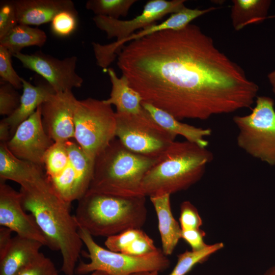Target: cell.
I'll return each instance as SVG.
<instances>
[{
    "label": "cell",
    "instance_id": "6da1fadb",
    "mask_svg": "<svg viewBox=\"0 0 275 275\" xmlns=\"http://www.w3.org/2000/svg\"><path fill=\"white\" fill-rule=\"evenodd\" d=\"M117 64L143 102L179 121L249 108L259 90L210 37L190 23L128 42Z\"/></svg>",
    "mask_w": 275,
    "mask_h": 275
},
{
    "label": "cell",
    "instance_id": "7a4b0ae2",
    "mask_svg": "<svg viewBox=\"0 0 275 275\" xmlns=\"http://www.w3.org/2000/svg\"><path fill=\"white\" fill-rule=\"evenodd\" d=\"M19 191L23 208L34 217L48 247L61 252V271L65 275H73L84 243L75 217L70 213L71 204L56 193L46 173L20 186Z\"/></svg>",
    "mask_w": 275,
    "mask_h": 275
},
{
    "label": "cell",
    "instance_id": "3957f363",
    "mask_svg": "<svg viewBox=\"0 0 275 275\" xmlns=\"http://www.w3.org/2000/svg\"><path fill=\"white\" fill-rule=\"evenodd\" d=\"M213 158L206 148L187 141H174L145 174L142 195L150 197L187 189L202 177Z\"/></svg>",
    "mask_w": 275,
    "mask_h": 275
},
{
    "label": "cell",
    "instance_id": "277c9868",
    "mask_svg": "<svg viewBox=\"0 0 275 275\" xmlns=\"http://www.w3.org/2000/svg\"><path fill=\"white\" fill-rule=\"evenodd\" d=\"M146 197L87 193L77 201L74 216L79 228L92 236L108 237L141 229L147 219Z\"/></svg>",
    "mask_w": 275,
    "mask_h": 275
},
{
    "label": "cell",
    "instance_id": "5b68a950",
    "mask_svg": "<svg viewBox=\"0 0 275 275\" xmlns=\"http://www.w3.org/2000/svg\"><path fill=\"white\" fill-rule=\"evenodd\" d=\"M158 159L135 153L115 138L95 158L93 177L87 193L143 196V179Z\"/></svg>",
    "mask_w": 275,
    "mask_h": 275
},
{
    "label": "cell",
    "instance_id": "8992f818",
    "mask_svg": "<svg viewBox=\"0 0 275 275\" xmlns=\"http://www.w3.org/2000/svg\"><path fill=\"white\" fill-rule=\"evenodd\" d=\"M79 234L88 251L87 256L90 261H81L76 266L77 274L101 271L108 275H131L140 272L162 271L170 265V260L160 249L142 256L129 255L101 247L82 228H79Z\"/></svg>",
    "mask_w": 275,
    "mask_h": 275
},
{
    "label": "cell",
    "instance_id": "52a82bcc",
    "mask_svg": "<svg viewBox=\"0 0 275 275\" xmlns=\"http://www.w3.org/2000/svg\"><path fill=\"white\" fill-rule=\"evenodd\" d=\"M74 123V139L87 156L94 160L116 137V113L103 100H77Z\"/></svg>",
    "mask_w": 275,
    "mask_h": 275
},
{
    "label": "cell",
    "instance_id": "ba28073f",
    "mask_svg": "<svg viewBox=\"0 0 275 275\" xmlns=\"http://www.w3.org/2000/svg\"><path fill=\"white\" fill-rule=\"evenodd\" d=\"M238 146L251 156L275 165V110L272 99L258 96L251 113L235 116Z\"/></svg>",
    "mask_w": 275,
    "mask_h": 275
},
{
    "label": "cell",
    "instance_id": "9c48e42d",
    "mask_svg": "<svg viewBox=\"0 0 275 275\" xmlns=\"http://www.w3.org/2000/svg\"><path fill=\"white\" fill-rule=\"evenodd\" d=\"M116 113V136L129 150L145 156L159 158L175 141L169 133L144 108L140 113Z\"/></svg>",
    "mask_w": 275,
    "mask_h": 275
},
{
    "label": "cell",
    "instance_id": "30bf717a",
    "mask_svg": "<svg viewBox=\"0 0 275 275\" xmlns=\"http://www.w3.org/2000/svg\"><path fill=\"white\" fill-rule=\"evenodd\" d=\"M22 66L42 76L56 93L81 87L84 80L76 72V56L59 59L41 51L32 54L21 52L13 56Z\"/></svg>",
    "mask_w": 275,
    "mask_h": 275
},
{
    "label": "cell",
    "instance_id": "8fae6325",
    "mask_svg": "<svg viewBox=\"0 0 275 275\" xmlns=\"http://www.w3.org/2000/svg\"><path fill=\"white\" fill-rule=\"evenodd\" d=\"M184 0H151L144 6L142 13L135 17L123 20L104 16L95 15L93 20L96 26L104 32L108 39L116 38L120 41L135 33L156 23L168 14L178 12L185 6Z\"/></svg>",
    "mask_w": 275,
    "mask_h": 275
},
{
    "label": "cell",
    "instance_id": "7c38bea8",
    "mask_svg": "<svg viewBox=\"0 0 275 275\" xmlns=\"http://www.w3.org/2000/svg\"><path fill=\"white\" fill-rule=\"evenodd\" d=\"M69 163L63 173L48 179L56 193L66 202L71 204L87 192L94 171V160L88 157L77 143L68 141Z\"/></svg>",
    "mask_w": 275,
    "mask_h": 275
},
{
    "label": "cell",
    "instance_id": "4fadbf2b",
    "mask_svg": "<svg viewBox=\"0 0 275 275\" xmlns=\"http://www.w3.org/2000/svg\"><path fill=\"white\" fill-rule=\"evenodd\" d=\"M54 143L43 127L40 105L35 113L20 124L6 144L18 158L43 167L44 154Z\"/></svg>",
    "mask_w": 275,
    "mask_h": 275
},
{
    "label": "cell",
    "instance_id": "5bb4252c",
    "mask_svg": "<svg viewBox=\"0 0 275 275\" xmlns=\"http://www.w3.org/2000/svg\"><path fill=\"white\" fill-rule=\"evenodd\" d=\"M216 9L214 7L205 9H189L185 7L180 11L172 14L164 21L147 26L120 41H115L105 45L92 42L96 64L106 70L109 65L117 57L121 48L126 43L162 30L181 29L190 24L195 19Z\"/></svg>",
    "mask_w": 275,
    "mask_h": 275
},
{
    "label": "cell",
    "instance_id": "9a60e30c",
    "mask_svg": "<svg viewBox=\"0 0 275 275\" xmlns=\"http://www.w3.org/2000/svg\"><path fill=\"white\" fill-rule=\"evenodd\" d=\"M77 100L72 91H66L54 93L41 105L43 127L54 142H66L74 138Z\"/></svg>",
    "mask_w": 275,
    "mask_h": 275
},
{
    "label": "cell",
    "instance_id": "2e32d148",
    "mask_svg": "<svg viewBox=\"0 0 275 275\" xmlns=\"http://www.w3.org/2000/svg\"><path fill=\"white\" fill-rule=\"evenodd\" d=\"M0 225L21 237L34 239L48 246L47 241L31 214L23 207L20 191L0 181Z\"/></svg>",
    "mask_w": 275,
    "mask_h": 275
},
{
    "label": "cell",
    "instance_id": "e0dca14e",
    "mask_svg": "<svg viewBox=\"0 0 275 275\" xmlns=\"http://www.w3.org/2000/svg\"><path fill=\"white\" fill-rule=\"evenodd\" d=\"M18 24L38 25L51 22L59 12L75 10L71 0H14Z\"/></svg>",
    "mask_w": 275,
    "mask_h": 275
},
{
    "label": "cell",
    "instance_id": "ac0fdd59",
    "mask_svg": "<svg viewBox=\"0 0 275 275\" xmlns=\"http://www.w3.org/2000/svg\"><path fill=\"white\" fill-rule=\"evenodd\" d=\"M22 94L17 109L4 120L9 125L11 138L18 126L27 119L43 102L56 93L53 88L46 80L34 86L21 77Z\"/></svg>",
    "mask_w": 275,
    "mask_h": 275
},
{
    "label": "cell",
    "instance_id": "d6986e66",
    "mask_svg": "<svg viewBox=\"0 0 275 275\" xmlns=\"http://www.w3.org/2000/svg\"><path fill=\"white\" fill-rule=\"evenodd\" d=\"M40 242L16 235L0 256V275H16L41 253Z\"/></svg>",
    "mask_w": 275,
    "mask_h": 275
},
{
    "label": "cell",
    "instance_id": "ffe728a7",
    "mask_svg": "<svg viewBox=\"0 0 275 275\" xmlns=\"http://www.w3.org/2000/svg\"><path fill=\"white\" fill-rule=\"evenodd\" d=\"M170 195L163 194L150 197L158 219L161 250L166 256L173 253L181 238L182 232L180 224L172 212Z\"/></svg>",
    "mask_w": 275,
    "mask_h": 275
},
{
    "label": "cell",
    "instance_id": "44dd1931",
    "mask_svg": "<svg viewBox=\"0 0 275 275\" xmlns=\"http://www.w3.org/2000/svg\"><path fill=\"white\" fill-rule=\"evenodd\" d=\"M44 170L43 166L18 158L6 143L0 142V181L11 180L21 186L44 174Z\"/></svg>",
    "mask_w": 275,
    "mask_h": 275
},
{
    "label": "cell",
    "instance_id": "7402d4cb",
    "mask_svg": "<svg viewBox=\"0 0 275 275\" xmlns=\"http://www.w3.org/2000/svg\"><path fill=\"white\" fill-rule=\"evenodd\" d=\"M143 107L147 111L155 121L169 133L181 135L186 141L206 148L208 142L205 137L211 134L210 128L197 127L182 123L168 112L149 103L142 102Z\"/></svg>",
    "mask_w": 275,
    "mask_h": 275
},
{
    "label": "cell",
    "instance_id": "603a6c76",
    "mask_svg": "<svg viewBox=\"0 0 275 275\" xmlns=\"http://www.w3.org/2000/svg\"><path fill=\"white\" fill-rule=\"evenodd\" d=\"M112 84L110 97L104 101L116 107V113L136 114L141 112L143 107V98L132 87L124 75L119 77L114 69H107Z\"/></svg>",
    "mask_w": 275,
    "mask_h": 275
},
{
    "label": "cell",
    "instance_id": "cb8c5ba5",
    "mask_svg": "<svg viewBox=\"0 0 275 275\" xmlns=\"http://www.w3.org/2000/svg\"><path fill=\"white\" fill-rule=\"evenodd\" d=\"M47 40L45 33L38 28L18 24L0 39V45L6 47L13 56L25 47L43 46Z\"/></svg>",
    "mask_w": 275,
    "mask_h": 275
},
{
    "label": "cell",
    "instance_id": "d4e9b609",
    "mask_svg": "<svg viewBox=\"0 0 275 275\" xmlns=\"http://www.w3.org/2000/svg\"><path fill=\"white\" fill-rule=\"evenodd\" d=\"M231 18L234 29L239 31L244 26L260 22L266 18L270 4L265 0H233Z\"/></svg>",
    "mask_w": 275,
    "mask_h": 275
},
{
    "label": "cell",
    "instance_id": "484cf974",
    "mask_svg": "<svg viewBox=\"0 0 275 275\" xmlns=\"http://www.w3.org/2000/svg\"><path fill=\"white\" fill-rule=\"evenodd\" d=\"M66 142H54L44 154L43 167L48 179L61 175L69 163Z\"/></svg>",
    "mask_w": 275,
    "mask_h": 275
},
{
    "label": "cell",
    "instance_id": "4316f807",
    "mask_svg": "<svg viewBox=\"0 0 275 275\" xmlns=\"http://www.w3.org/2000/svg\"><path fill=\"white\" fill-rule=\"evenodd\" d=\"M224 244L222 242L208 245L199 251H186L178 256L177 263L168 275H185L198 263H202L207 258L222 249Z\"/></svg>",
    "mask_w": 275,
    "mask_h": 275
},
{
    "label": "cell",
    "instance_id": "83f0119b",
    "mask_svg": "<svg viewBox=\"0 0 275 275\" xmlns=\"http://www.w3.org/2000/svg\"><path fill=\"white\" fill-rule=\"evenodd\" d=\"M136 0H89L86 8L96 16H104L114 19L126 16Z\"/></svg>",
    "mask_w": 275,
    "mask_h": 275
},
{
    "label": "cell",
    "instance_id": "f1b7e54d",
    "mask_svg": "<svg viewBox=\"0 0 275 275\" xmlns=\"http://www.w3.org/2000/svg\"><path fill=\"white\" fill-rule=\"evenodd\" d=\"M51 32L59 37H67L76 30L78 24V13L76 9L61 11L50 22Z\"/></svg>",
    "mask_w": 275,
    "mask_h": 275
},
{
    "label": "cell",
    "instance_id": "f546056e",
    "mask_svg": "<svg viewBox=\"0 0 275 275\" xmlns=\"http://www.w3.org/2000/svg\"><path fill=\"white\" fill-rule=\"evenodd\" d=\"M21 95L10 84L1 80L0 114L7 117L12 115L18 107Z\"/></svg>",
    "mask_w": 275,
    "mask_h": 275
},
{
    "label": "cell",
    "instance_id": "4dcf8cb0",
    "mask_svg": "<svg viewBox=\"0 0 275 275\" xmlns=\"http://www.w3.org/2000/svg\"><path fill=\"white\" fill-rule=\"evenodd\" d=\"M10 52L0 45V76L2 81L12 85L17 90L22 88L21 77L13 67Z\"/></svg>",
    "mask_w": 275,
    "mask_h": 275
},
{
    "label": "cell",
    "instance_id": "1f68e13d",
    "mask_svg": "<svg viewBox=\"0 0 275 275\" xmlns=\"http://www.w3.org/2000/svg\"><path fill=\"white\" fill-rule=\"evenodd\" d=\"M144 231L141 229H132L108 237L104 242L107 249L123 253Z\"/></svg>",
    "mask_w": 275,
    "mask_h": 275
},
{
    "label": "cell",
    "instance_id": "d6a6232c",
    "mask_svg": "<svg viewBox=\"0 0 275 275\" xmlns=\"http://www.w3.org/2000/svg\"><path fill=\"white\" fill-rule=\"evenodd\" d=\"M16 275H59L57 268L49 258L41 253L31 263Z\"/></svg>",
    "mask_w": 275,
    "mask_h": 275
},
{
    "label": "cell",
    "instance_id": "836d02e7",
    "mask_svg": "<svg viewBox=\"0 0 275 275\" xmlns=\"http://www.w3.org/2000/svg\"><path fill=\"white\" fill-rule=\"evenodd\" d=\"M18 24L14 1H3L0 4V39Z\"/></svg>",
    "mask_w": 275,
    "mask_h": 275
},
{
    "label": "cell",
    "instance_id": "e575fe53",
    "mask_svg": "<svg viewBox=\"0 0 275 275\" xmlns=\"http://www.w3.org/2000/svg\"><path fill=\"white\" fill-rule=\"evenodd\" d=\"M179 224L182 230L199 229L202 225L197 208L189 201H184L181 204Z\"/></svg>",
    "mask_w": 275,
    "mask_h": 275
},
{
    "label": "cell",
    "instance_id": "d590c367",
    "mask_svg": "<svg viewBox=\"0 0 275 275\" xmlns=\"http://www.w3.org/2000/svg\"><path fill=\"white\" fill-rule=\"evenodd\" d=\"M157 249L153 239L143 232L122 253L132 256H142L154 252Z\"/></svg>",
    "mask_w": 275,
    "mask_h": 275
},
{
    "label": "cell",
    "instance_id": "8d00e7d4",
    "mask_svg": "<svg viewBox=\"0 0 275 275\" xmlns=\"http://www.w3.org/2000/svg\"><path fill=\"white\" fill-rule=\"evenodd\" d=\"M205 233L199 229L182 230L181 238L191 247L192 251H199L204 249L208 244L204 241Z\"/></svg>",
    "mask_w": 275,
    "mask_h": 275
},
{
    "label": "cell",
    "instance_id": "74e56055",
    "mask_svg": "<svg viewBox=\"0 0 275 275\" xmlns=\"http://www.w3.org/2000/svg\"><path fill=\"white\" fill-rule=\"evenodd\" d=\"M13 232L10 229L1 226L0 228V256L2 255L9 246L13 237Z\"/></svg>",
    "mask_w": 275,
    "mask_h": 275
},
{
    "label": "cell",
    "instance_id": "f35d334b",
    "mask_svg": "<svg viewBox=\"0 0 275 275\" xmlns=\"http://www.w3.org/2000/svg\"><path fill=\"white\" fill-rule=\"evenodd\" d=\"M11 138L10 128L9 125L2 119L0 121V141L7 143Z\"/></svg>",
    "mask_w": 275,
    "mask_h": 275
},
{
    "label": "cell",
    "instance_id": "ab89813d",
    "mask_svg": "<svg viewBox=\"0 0 275 275\" xmlns=\"http://www.w3.org/2000/svg\"><path fill=\"white\" fill-rule=\"evenodd\" d=\"M275 18V15L269 16L266 17V18ZM268 78L269 82H270L273 93L275 94V71L271 72L268 75Z\"/></svg>",
    "mask_w": 275,
    "mask_h": 275
},
{
    "label": "cell",
    "instance_id": "60d3db41",
    "mask_svg": "<svg viewBox=\"0 0 275 275\" xmlns=\"http://www.w3.org/2000/svg\"><path fill=\"white\" fill-rule=\"evenodd\" d=\"M158 271H145L133 273L131 275H158Z\"/></svg>",
    "mask_w": 275,
    "mask_h": 275
},
{
    "label": "cell",
    "instance_id": "b9f144b4",
    "mask_svg": "<svg viewBox=\"0 0 275 275\" xmlns=\"http://www.w3.org/2000/svg\"><path fill=\"white\" fill-rule=\"evenodd\" d=\"M264 275H275V265L268 269Z\"/></svg>",
    "mask_w": 275,
    "mask_h": 275
},
{
    "label": "cell",
    "instance_id": "7bdbcfd3",
    "mask_svg": "<svg viewBox=\"0 0 275 275\" xmlns=\"http://www.w3.org/2000/svg\"><path fill=\"white\" fill-rule=\"evenodd\" d=\"M90 275H108L105 272L101 271H95L92 272Z\"/></svg>",
    "mask_w": 275,
    "mask_h": 275
}]
</instances>
